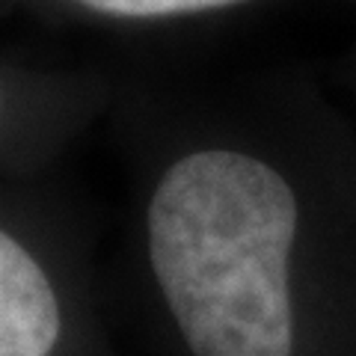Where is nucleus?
Returning <instances> with one entry per match:
<instances>
[{
    "label": "nucleus",
    "instance_id": "f257e3e1",
    "mask_svg": "<svg viewBox=\"0 0 356 356\" xmlns=\"http://www.w3.org/2000/svg\"><path fill=\"white\" fill-rule=\"evenodd\" d=\"M303 193L235 140L178 143L137 187L134 252L184 356H300Z\"/></svg>",
    "mask_w": 356,
    "mask_h": 356
},
{
    "label": "nucleus",
    "instance_id": "20e7f679",
    "mask_svg": "<svg viewBox=\"0 0 356 356\" xmlns=\"http://www.w3.org/2000/svg\"><path fill=\"white\" fill-rule=\"evenodd\" d=\"M243 0H0L6 9H27L33 15L81 21V24H161L238 6Z\"/></svg>",
    "mask_w": 356,
    "mask_h": 356
},
{
    "label": "nucleus",
    "instance_id": "7ed1b4c3",
    "mask_svg": "<svg viewBox=\"0 0 356 356\" xmlns=\"http://www.w3.org/2000/svg\"><path fill=\"white\" fill-rule=\"evenodd\" d=\"M110 77L0 57V178L33 181L107 113Z\"/></svg>",
    "mask_w": 356,
    "mask_h": 356
},
{
    "label": "nucleus",
    "instance_id": "f03ea898",
    "mask_svg": "<svg viewBox=\"0 0 356 356\" xmlns=\"http://www.w3.org/2000/svg\"><path fill=\"white\" fill-rule=\"evenodd\" d=\"M0 178V356H113L69 217Z\"/></svg>",
    "mask_w": 356,
    "mask_h": 356
}]
</instances>
